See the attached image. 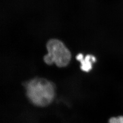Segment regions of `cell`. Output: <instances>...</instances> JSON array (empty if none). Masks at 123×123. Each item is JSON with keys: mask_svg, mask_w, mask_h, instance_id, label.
I'll list each match as a JSON object with an SVG mask.
<instances>
[{"mask_svg": "<svg viewBox=\"0 0 123 123\" xmlns=\"http://www.w3.org/2000/svg\"><path fill=\"white\" fill-rule=\"evenodd\" d=\"M25 86L28 98L36 106L41 107L48 106L54 99L55 86L46 79L35 78L27 82Z\"/></svg>", "mask_w": 123, "mask_h": 123, "instance_id": "cell-1", "label": "cell"}, {"mask_svg": "<svg viewBox=\"0 0 123 123\" xmlns=\"http://www.w3.org/2000/svg\"><path fill=\"white\" fill-rule=\"evenodd\" d=\"M48 54L44 57V62L51 65L55 63L60 68L68 65L71 60V54L68 49L61 41L52 39L47 44Z\"/></svg>", "mask_w": 123, "mask_h": 123, "instance_id": "cell-2", "label": "cell"}, {"mask_svg": "<svg viewBox=\"0 0 123 123\" xmlns=\"http://www.w3.org/2000/svg\"><path fill=\"white\" fill-rule=\"evenodd\" d=\"M77 60L81 63L80 68L85 72H88L92 68V63L96 62V59L94 56L88 55L85 58L81 54H79L76 56Z\"/></svg>", "mask_w": 123, "mask_h": 123, "instance_id": "cell-3", "label": "cell"}, {"mask_svg": "<svg viewBox=\"0 0 123 123\" xmlns=\"http://www.w3.org/2000/svg\"><path fill=\"white\" fill-rule=\"evenodd\" d=\"M109 123H123V116L111 117L109 120Z\"/></svg>", "mask_w": 123, "mask_h": 123, "instance_id": "cell-4", "label": "cell"}]
</instances>
